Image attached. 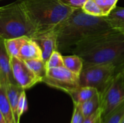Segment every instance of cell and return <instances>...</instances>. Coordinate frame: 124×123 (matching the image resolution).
Returning <instances> with one entry per match:
<instances>
[{
	"instance_id": "cell-29",
	"label": "cell",
	"mask_w": 124,
	"mask_h": 123,
	"mask_svg": "<svg viewBox=\"0 0 124 123\" xmlns=\"http://www.w3.org/2000/svg\"><path fill=\"white\" fill-rule=\"evenodd\" d=\"M96 123H102V118H101V117L98 118V120H97Z\"/></svg>"
},
{
	"instance_id": "cell-21",
	"label": "cell",
	"mask_w": 124,
	"mask_h": 123,
	"mask_svg": "<svg viewBox=\"0 0 124 123\" xmlns=\"http://www.w3.org/2000/svg\"><path fill=\"white\" fill-rule=\"evenodd\" d=\"M81 9L85 13L89 15L97 16V17H104L102 11L94 0H87L85 2V4L83 5Z\"/></svg>"
},
{
	"instance_id": "cell-28",
	"label": "cell",
	"mask_w": 124,
	"mask_h": 123,
	"mask_svg": "<svg viewBox=\"0 0 124 123\" xmlns=\"http://www.w3.org/2000/svg\"><path fill=\"white\" fill-rule=\"evenodd\" d=\"M0 123H6L5 120H4V117H3V115H2L1 111H0Z\"/></svg>"
},
{
	"instance_id": "cell-30",
	"label": "cell",
	"mask_w": 124,
	"mask_h": 123,
	"mask_svg": "<svg viewBox=\"0 0 124 123\" xmlns=\"http://www.w3.org/2000/svg\"><path fill=\"white\" fill-rule=\"evenodd\" d=\"M124 72V67L122 68V69H121V71H120L119 72Z\"/></svg>"
},
{
	"instance_id": "cell-18",
	"label": "cell",
	"mask_w": 124,
	"mask_h": 123,
	"mask_svg": "<svg viewBox=\"0 0 124 123\" xmlns=\"http://www.w3.org/2000/svg\"><path fill=\"white\" fill-rule=\"evenodd\" d=\"M28 38V36H22L10 39H4V43L10 57H19L20 49Z\"/></svg>"
},
{
	"instance_id": "cell-7",
	"label": "cell",
	"mask_w": 124,
	"mask_h": 123,
	"mask_svg": "<svg viewBox=\"0 0 124 123\" xmlns=\"http://www.w3.org/2000/svg\"><path fill=\"white\" fill-rule=\"evenodd\" d=\"M42 82L69 94L71 91L79 87V75L64 66L54 67L47 70Z\"/></svg>"
},
{
	"instance_id": "cell-2",
	"label": "cell",
	"mask_w": 124,
	"mask_h": 123,
	"mask_svg": "<svg viewBox=\"0 0 124 123\" xmlns=\"http://www.w3.org/2000/svg\"><path fill=\"white\" fill-rule=\"evenodd\" d=\"M54 30L57 35V50L60 51L71 50L79 42L113 29L105 17L89 15L81 8H77Z\"/></svg>"
},
{
	"instance_id": "cell-1",
	"label": "cell",
	"mask_w": 124,
	"mask_h": 123,
	"mask_svg": "<svg viewBox=\"0 0 124 123\" xmlns=\"http://www.w3.org/2000/svg\"><path fill=\"white\" fill-rule=\"evenodd\" d=\"M70 51L81 57L84 65H114L116 75L124 67V33L113 30L86 38L77 43Z\"/></svg>"
},
{
	"instance_id": "cell-4",
	"label": "cell",
	"mask_w": 124,
	"mask_h": 123,
	"mask_svg": "<svg viewBox=\"0 0 124 123\" xmlns=\"http://www.w3.org/2000/svg\"><path fill=\"white\" fill-rule=\"evenodd\" d=\"M36 33L20 0L0 7V37L10 39L22 36L31 38Z\"/></svg>"
},
{
	"instance_id": "cell-10",
	"label": "cell",
	"mask_w": 124,
	"mask_h": 123,
	"mask_svg": "<svg viewBox=\"0 0 124 123\" xmlns=\"http://www.w3.org/2000/svg\"><path fill=\"white\" fill-rule=\"evenodd\" d=\"M10 83L17 84L12 73L11 57L7 50L4 39L0 37V86H7Z\"/></svg>"
},
{
	"instance_id": "cell-14",
	"label": "cell",
	"mask_w": 124,
	"mask_h": 123,
	"mask_svg": "<svg viewBox=\"0 0 124 123\" xmlns=\"http://www.w3.org/2000/svg\"><path fill=\"white\" fill-rule=\"evenodd\" d=\"M98 94L96 88L89 86H79L71 91L68 94L73 99V104L83 103Z\"/></svg>"
},
{
	"instance_id": "cell-6",
	"label": "cell",
	"mask_w": 124,
	"mask_h": 123,
	"mask_svg": "<svg viewBox=\"0 0 124 123\" xmlns=\"http://www.w3.org/2000/svg\"><path fill=\"white\" fill-rule=\"evenodd\" d=\"M100 96L101 118L105 117L124 101V76L117 73L110 84Z\"/></svg>"
},
{
	"instance_id": "cell-12",
	"label": "cell",
	"mask_w": 124,
	"mask_h": 123,
	"mask_svg": "<svg viewBox=\"0 0 124 123\" xmlns=\"http://www.w3.org/2000/svg\"><path fill=\"white\" fill-rule=\"evenodd\" d=\"M104 17L112 29L124 33V7L116 6Z\"/></svg>"
},
{
	"instance_id": "cell-25",
	"label": "cell",
	"mask_w": 124,
	"mask_h": 123,
	"mask_svg": "<svg viewBox=\"0 0 124 123\" xmlns=\"http://www.w3.org/2000/svg\"><path fill=\"white\" fill-rule=\"evenodd\" d=\"M84 120V117L82 115L78 107L74 104V109L73 113V117L70 123H82Z\"/></svg>"
},
{
	"instance_id": "cell-15",
	"label": "cell",
	"mask_w": 124,
	"mask_h": 123,
	"mask_svg": "<svg viewBox=\"0 0 124 123\" xmlns=\"http://www.w3.org/2000/svg\"><path fill=\"white\" fill-rule=\"evenodd\" d=\"M0 111L6 123H16L4 86H0Z\"/></svg>"
},
{
	"instance_id": "cell-31",
	"label": "cell",
	"mask_w": 124,
	"mask_h": 123,
	"mask_svg": "<svg viewBox=\"0 0 124 123\" xmlns=\"http://www.w3.org/2000/svg\"><path fill=\"white\" fill-rule=\"evenodd\" d=\"M121 123H124V119H123V120H122V122Z\"/></svg>"
},
{
	"instance_id": "cell-9",
	"label": "cell",
	"mask_w": 124,
	"mask_h": 123,
	"mask_svg": "<svg viewBox=\"0 0 124 123\" xmlns=\"http://www.w3.org/2000/svg\"><path fill=\"white\" fill-rule=\"evenodd\" d=\"M32 38L39 46L42 52V59L46 63L52 54L57 50V35L54 30L36 33Z\"/></svg>"
},
{
	"instance_id": "cell-20",
	"label": "cell",
	"mask_w": 124,
	"mask_h": 123,
	"mask_svg": "<svg viewBox=\"0 0 124 123\" xmlns=\"http://www.w3.org/2000/svg\"><path fill=\"white\" fill-rule=\"evenodd\" d=\"M124 117V101L102 118V123H121Z\"/></svg>"
},
{
	"instance_id": "cell-16",
	"label": "cell",
	"mask_w": 124,
	"mask_h": 123,
	"mask_svg": "<svg viewBox=\"0 0 124 123\" xmlns=\"http://www.w3.org/2000/svg\"><path fill=\"white\" fill-rule=\"evenodd\" d=\"M76 104L79 109L81 110L82 115H84V118L87 117L88 116L92 115L98 109H100V96L99 93L94 96L90 99L81 103V104Z\"/></svg>"
},
{
	"instance_id": "cell-8",
	"label": "cell",
	"mask_w": 124,
	"mask_h": 123,
	"mask_svg": "<svg viewBox=\"0 0 124 123\" xmlns=\"http://www.w3.org/2000/svg\"><path fill=\"white\" fill-rule=\"evenodd\" d=\"M11 65L14 78L17 84L23 89H28L38 83L42 82L26 65L25 61L18 57H11Z\"/></svg>"
},
{
	"instance_id": "cell-19",
	"label": "cell",
	"mask_w": 124,
	"mask_h": 123,
	"mask_svg": "<svg viewBox=\"0 0 124 123\" xmlns=\"http://www.w3.org/2000/svg\"><path fill=\"white\" fill-rule=\"evenodd\" d=\"M28 67L41 80L45 77L47 71L46 64L41 59H33L25 61Z\"/></svg>"
},
{
	"instance_id": "cell-11",
	"label": "cell",
	"mask_w": 124,
	"mask_h": 123,
	"mask_svg": "<svg viewBox=\"0 0 124 123\" xmlns=\"http://www.w3.org/2000/svg\"><path fill=\"white\" fill-rule=\"evenodd\" d=\"M18 58L23 61L33 59H42V52L36 42L28 37L20 49Z\"/></svg>"
},
{
	"instance_id": "cell-3",
	"label": "cell",
	"mask_w": 124,
	"mask_h": 123,
	"mask_svg": "<svg viewBox=\"0 0 124 123\" xmlns=\"http://www.w3.org/2000/svg\"><path fill=\"white\" fill-rule=\"evenodd\" d=\"M20 1L36 33L53 30L74 9L65 5L60 0Z\"/></svg>"
},
{
	"instance_id": "cell-26",
	"label": "cell",
	"mask_w": 124,
	"mask_h": 123,
	"mask_svg": "<svg viewBox=\"0 0 124 123\" xmlns=\"http://www.w3.org/2000/svg\"><path fill=\"white\" fill-rule=\"evenodd\" d=\"M62 4L73 9L81 8L87 0H60Z\"/></svg>"
},
{
	"instance_id": "cell-5",
	"label": "cell",
	"mask_w": 124,
	"mask_h": 123,
	"mask_svg": "<svg viewBox=\"0 0 124 123\" xmlns=\"http://www.w3.org/2000/svg\"><path fill=\"white\" fill-rule=\"evenodd\" d=\"M116 75V67L111 64L84 65L79 74V86H89L102 94Z\"/></svg>"
},
{
	"instance_id": "cell-23",
	"label": "cell",
	"mask_w": 124,
	"mask_h": 123,
	"mask_svg": "<svg viewBox=\"0 0 124 123\" xmlns=\"http://www.w3.org/2000/svg\"><path fill=\"white\" fill-rule=\"evenodd\" d=\"M103 12V15H108L110 11L116 7L118 0H94Z\"/></svg>"
},
{
	"instance_id": "cell-13",
	"label": "cell",
	"mask_w": 124,
	"mask_h": 123,
	"mask_svg": "<svg viewBox=\"0 0 124 123\" xmlns=\"http://www.w3.org/2000/svg\"><path fill=\"white\" fill-rule=\"evenodd\" d=\"M6 89H7V97L15 117V123H20V120L17 117V104H18V101L20 94L24 91V89H23L20 86H19L17 84H12V83L8 84L6 86Z\"/></svg>"
},
{
	"instance_id": "cell-27",
	"label": "cell",
	"mask_w": 124,
	"mask_h": 123,
	"mask_svg": "<svg viewBox=\"0 0 124 123\" xmlns=\"http://www.w3.org/2000/svg\"><path fill=\"white\" fill-rule=\"evenodd\" d=\"M100 117H101V111L100 109L92 115L88 116L87 117H85L82 123H96L98 118Z\"/></svg>"
},
{
	"instance_id": "cell-22",
	"label": "cell",
	"mask_w": 124,
	"mask_h": 123,
	"mask_svg": "<svg viewBox=\"0 0 124 123\" xmlns=\"http://www.w3.org/2000/svg\"><path fill=\"white\" fill-rule=\"evenodd\" d=\"M46 67L48 69L51 68H54V67H63V58L61 54V53L58 51L56 50L54 51L52 55L50 56L49 59L46 62Z\"/></svg>"
},
{
	"instance_id": "cell-32",
	"label": "cell",
	"mask_w": 124,
	"mask_h": 123,
	"mask_svg": "<svg viewBox=\"0 0 124 123\" xmlns=\"http://www.w3.org/2000/svg\"><path fill=\"white\" fill-rule=\"evenodd\" d=\"M122 73H123V75H124V72H121Z\"/></svg>"
},
{
	"instance_id": "cell-24",
	"label": "cell",
	"mask_w": 124,
	"mask_h": 123,
	"mask_svg": "<svg viewBox=\"0 0 124 123\" xmlns=\"http://www.w3.org/2000/svg\"><path fill=\"white\" fill-rule=\"evenodd\" d=\"M28 109V102L26 99V95L25 90L21 93L19 101H18V104H17V117L20 120L21 116L23 114L26 112Z\"/></svg>"
},
{
	"instance_id": "cell-17",
	"label": "cell",
	"mask_w": 124,
	"mask_h": 123,
	"mask_svg": "<svg viewBox=\"0 0 124 123\" xmlns=\"http://www.w3.org/2000/svg\"><path fill=\"white\" fill-rule=\"evenodd\" d=\"M62 58L64 67L75 74L79 75L84 67V62L81 57L78 55L73 54L72 55L62 56Z\"/></svg>"
}]
</instances>
